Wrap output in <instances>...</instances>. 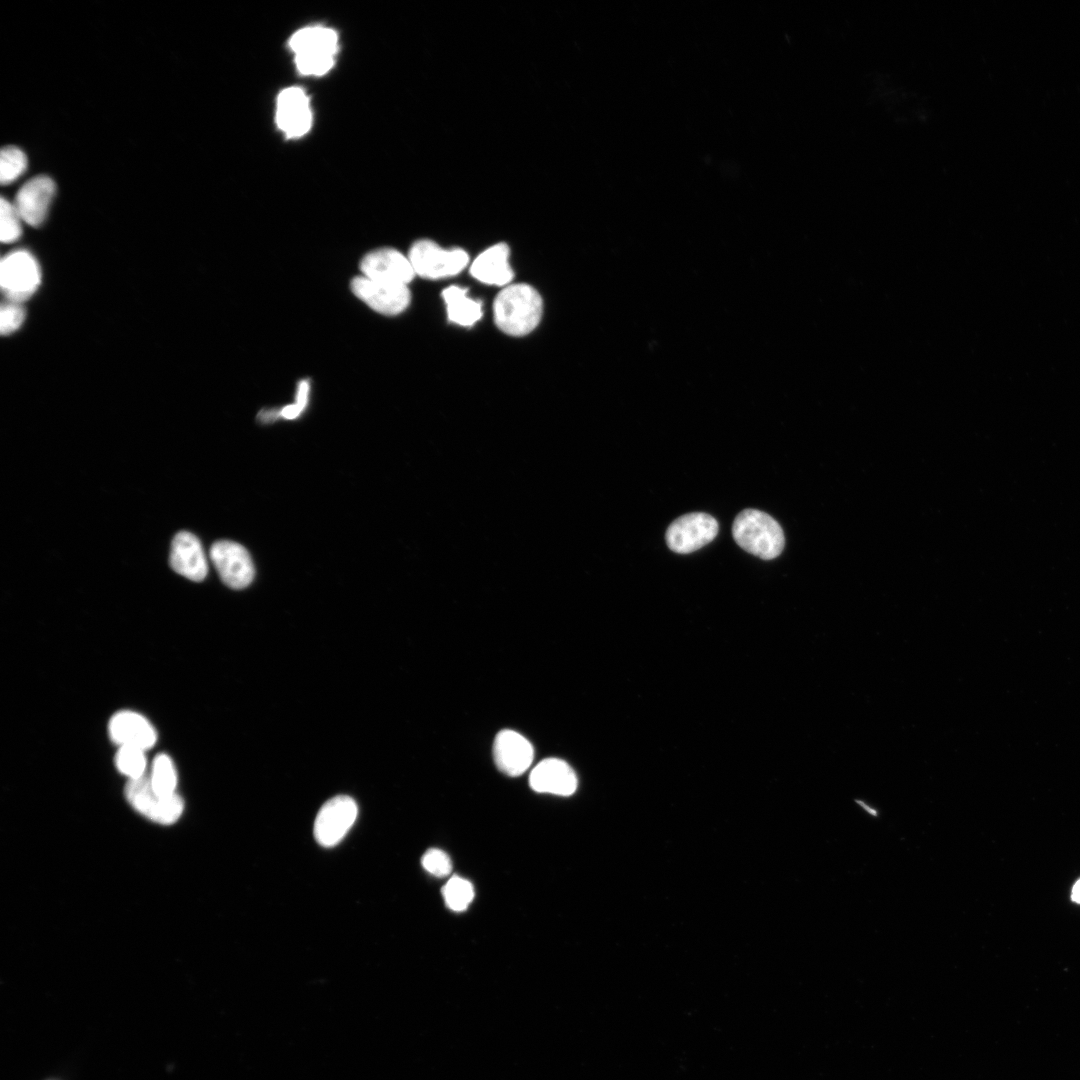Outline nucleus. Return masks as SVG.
Segmentation results:
<instances>
[{
	"label": "nucleus",
	"mask_w": 1080,
	"mask_h": 1080,
	"mask_svg": "<svg viewBox=\"0 0 1080 1080\" xmlns=\"http://www.w3.org/2000/svg\"><path fill=\"white\" fill-rule=\"evenodd\" d=\"M543 311L540 294L528 284H513L501 290L493 303L495 324L504 333L523 336L539 324Z\"/></svg>",
	"instance_id": "obj_1"
},
{
	"label": "nucleus",
	"mask_w": 1080,
	"mask_h": 1080,
	"mask_svg": "<svg viewBox=\"0 0 1080 1080\" xmlns=\"http://www.w3.org/2000/svg\"><path fill=\"white\" fill-rule=\"evenodd\" d=\"M288 45L299 73L322 76L335 64L339 39L335 30L315 25L297 30L290 37Z\"/></svg>",
	"instance_id": "obj_2"
},
{
	"label": "nucleus",
	"mask_w": 1080,
	"mask_h": 1080,
	"mask_svg": "<svg viewBox=\"0 0 1080 1080\" xmlns=\"http://www.w3.org/2000/svg\"><path fill=\"white\" fill-rule=\"evenodd\" d=\"M735 542L745 551L761 559L770 560L780 555L784 548V533L779 523L767 513L745 509L732 525Z\"/></svg>",
	"instance_id": "obj_3"
},
{
	"label": "nucleus",
	"mask_w": 1080,
	"mask_h": 1080,
	"mask_svg": "<svg viewBox=\"0 0 1080 1080\" xmlns=\"http://www.w3.org/2000/svg\"><path fill=\"white\" fill-rule=\"evenodd\" d=\"M40 281L38 262L29 252L14 251L2 259L0 283L6 300L22 304L34 294Z\"/></svg>",
	"instance_id": "obj_4"
},
{
	"label": "nucleus",
	"mask_w": 1080,
	"mask_h": 1080,
	"mask_svg": "<svg viewBox=\"0 0 1080 1080\" xmlns=\"http://www.w3.org/2000/svg\"><path fill=\"white\" fill-rule=\"evenodd\" d=\"M408 259L415 274L427 279L453 276L468 264L469 256L462 249L444 250L431 240L415 242Z\"/></svg>",
	"instance_id": "obj_5"
},
{
	"label": "nucleus",
	"mask_w": 1080,
	"mask_h": 1080,
	"mask_svg": "<svg viewBox=\"0 0 1080 1080\" xmlns=\"http://www.w3.org/2000/svg\"><path fill=\"white\" fill-rule=\"evenodd\" d=\"M125 796L130 805L145 817L161 824L174 823L182 814L184 804L180 796L158 795L145 775L128 780Z\"/></svg>",
	"instance_id": "obj_6"
},
{
	"label": "nucleus",
	"mask_w": 1080,
	"mask_h": 1080,
	"mask_svg": "<svg viewBox=\"0 0 1080 1080\" xmlns=\"http://www.w3.org/2000/svg\"><path fill=\"white\" fill-rule=\"evenodd\" d=\"M718 529L714 517L703 512H693L674 520L667 528L665 540L673 552L687 554L711 542Z\"/></svg>",
	"instance_id": "obj_7"
},
{
	"label": "nucleus",
	"mask_w": 1080,
	"mask_h": 1080,
	"mask_svg": "<svg viewBox=\"0 0 1080 1080\" xmlns=\"http://www.w3.org/2000/svg\"><path fill=\"white\" fill-rule=\"evenodd\" d=\"M358 807L354 799L339 795L328 800L317 813L314 822L316 841L324 847L338 844L354 824Z\"/></svg>",
	"instance_id": "obj_8"
},
{
	"label": "nucleus",
	"mask_w": 1080,
	"mask_h": 1080,
	"mask_svg": "<svg viewBox=\"0 0 1080 1080\" xmlns=\"http://www.w3.org/2000/svg\"><path fill=\"white\" fill-rule=\"evenodd\" d=\"M351 290L373 310L385 315L401 313L408 307L411 299L407 285L365 276L352 279Z\"/></svg>",
	"instance_id": "obj_9"
},
{
	"label": "nucleus",
	"mask_w": 1080,
	"mask_h": 1080,
	"mask_svg": "<svg viewBox=\"0 0 1080 1080\" xmlns=\"http://www.w3.org/2000/svg\"><path fill=\"white\" fill-rule=\"evenodd\" d=\"M210 558L222 581L233 589H243L253 580L254 565L248 551L240 544L221 540L210 549Z\"/></svg>",
	"instance_id": "obj_10"
},
{
	"label": "nucleus",
	"mask_w": 1080,
	"mask_h": 1080,
	"mask_svg": "<svg viewBox=\"0 0 1080 1080\" xmlns=\"http://www.w3.org/2000/svg\"><path fill=\"white\" fill-rule=\"evenodd\" d=\"M313 120L309 96L298 86L283 89L276 102V123L287 138H300L311 129Z\"/></svg>",
	"instance_id": "obj_11"
},
{
	"label": "nucleus",
	"mask_w": 1080,
	"mask_h": 1080,
	"mask_svg": "<svg viewBox=\"0 0 1080 1080\" xmlns=\"http://www.w3.org/2000/svg\"><path fill=\"white\" fill-rule=\"evenodd\" d=\"M55 190L54 181L46 175H37L25 182L14 201L22 220L31 226H40L47 216Z\"/></svg>",
	"instance_id": "obj_12"
},
{
	"label": "nucleus",
	"mask_w": 1080,
	"mask_h": 1080,
	"mask_svg": "<svg viewBox=\"0 0 1080 1080\" xmlns=\"http://www.w3.org/2000/svg\"><path fill=\"white\" fill-rule=\"evenodd\" d=\"M110 739L119 747H135L147 751L157 741L153 725L143 715L124 710L115 713L108 724Z\"/></svg>",
	"instance_id": "obj_13"
},
{
	"label": "nucleus",
	"mask_w": 1080,
	"mask_h": 1080,
	"mask_svg": "<svg viewBox=\"0 0 1080 1080\" xmlns=\"http://www.w3.org/2000/svg\"><path fill=\"white\" fill-rule=\"evenodd\" d=\"M534 750L531 743L513 730L500 731L493 743V758L497 768L506 775L519 776L531 765Z\"/></svg>",
	"instance_id": "obj_14"
},
{
	"label": "nucleus",
	"mask_w": 1080,
	"mask_h": 1080,
	"mask_svg": "<svg viewBox=\"0 0 1080 1080\" xmlns=\"http://www.w3.org/2000/svg\"><path fill=\"white\" fill-rule=\"evenodd\" d=\"M363 276L407 285L415 275L408 259L392 248H382L364 256L360 264Z\"/></svg>",
	"instance_id": "obj_15"
},
{
	"label": "nucleus",
	"mask_w": 1080,
	"mask_h": 1080,
	"mask_svg": "<svg viewBox=\"0 0 1080 1080\" xmlns=\"http://www.w3.org/2000/svg\"><path fill=\"white\" fill-rule=\"evenodd\" d=\"M169 562L175 572L195 582L202 581L208 572L201 542L187 531H181L174 536Z\"/></svg>",
	"instance_id": "obj_16"
},
{
	"label": "nucleus",
	"mask_w": 1080,
	"mask_h": 1080,
	"mask_svg": "<svg viewBox=\"0 0 1080 1080\" xmlns=\"http://www.w3.org/2000/svg\"><path fill=\"white\" fill-rule=\"evenodd\" d=\"M529 784L539 793L570 796L576 791L578 781L568 763L557 758H547L533 768Z\"/></svg>",
	"instance_id": "obj_17"
},
{
	"label": "nucleus",
	"mask_w": 1080,
	"mask_h": 1080,
	"mask_svg": "<svg viewBox=\"0 0 1080 1080\" xmlns=\"http://www.w3.org/2000/svg\"><path fill=\"white\" fill-rule=\"evenodd\" d=\"M508 257L509 247L505 243L496 244L486 249L473 261L470 273L485 284L506 285L513 278Z\"/></svg>",
	"instance_id": "obj_18"
},
{
	"label": "nucleus",
	"mask_w": 1080,
	"mask_h": 1080,
	"mask_svg": "<svg viewBox=\"0 0 1080 1080\" xmlns=\"http://www.w3.org/2000/svg\"><path fill=\"white\" fill-rule=\"evenodd\" d=\"M447 315L451 322L461 326H472L483 314L480 301L467 296V289L450 286L442 292Z\"/></svg>",
	"instance_id": "obj_19"
},
{
	"label": "nucleus",
	"mask_w": 1080,
	"mask_h": 1080,
	"mask_svg": "<svg viewBox=\"0 0 1080 1080\" xmlns=\"http://www.w3.org/2000/svg\"><path fill=\"white\" fill-rule=\"evenodd\" d=\"M153 790L161 796L176 794L177 771L172 759L167 754L157 755L151 765L148 777Z\"/></svg>",
	"instance_id": "obj_20"
},
{
	"label": "nucleus",
	"mask_w": 1080,
	"mask_h": 1080,
	"mask_svg": "<svg viewBox=\"0 0 1080 1080\" xmlns=\"http://www.w3.org/2000/svg\"><path fill=\"white\" fill-rule=\"evenodd\" d=\"M442 895L449 909L460 912L466 910L472 902L474 888L468 880L453 876L443 886Z\"/></svg>",
	"instance_id": "obj_21"
},
{
	"label": "nucleus",
	"mask_w": 1080,
	"mask_h": 1080,
	"mask_svg": "<svg viewBox=\"0 0 1080 1080\" xmlns=\"http://www.w3.org/2000/svg\"><path fill=\"white\" fill-rule=\"evenodd\" d=\"M145 753L146 751L135 747H119L114 759L116 768L129 780L145 776L147 767Z\"/></svg>",
	"instance_id": "obj_22"
},
{
	"label": "nucleus",
	"mask_w": 1080,
	"mask_h": 1080,
	"mask_svg": "<svg viewBox=\"0 0 1080 1080\" xmlns=\"http://www.w3.org/2000/svg\"><path fill=\"white\" fill-rule=\"evenodd\" d=\"M27 167L25 153L16 146H5L0 155V180L3 185L10 184L20 177Z\"/></svg>",
	"instance_id": "obj_23"
},
{
	"label": "nucleus",
	"mask_w": 1080,
	"mask_h": 1080,
	"mask_svg": "<svg viewBox=\"0 0 1080 1080\" xmlns=\"http://www.w3.org/2000/svg\"><path fill=\"white\" fill-rule=\"evenodd\" d=\"M22 218L14 203L5 198L0 201V237L3 243H12L20 237Z\"/></svg>",
	"instance_id": "obj_24"
},
{
	"label": "nucleus",
	"mask_w": 1080,
	"mask_h": 1080,
	"mask_svg": "<svg viewBox=\"0 0 1080 1080\" xmlns=\"http://www.w3.org/2000/svg\"><path fill=\"white\" fill-rule=\"evenodd\" d=\"M25 318L21 303L6 300L0 311V330L2 335H9L20 328Z\"/></svg>",
	"instance_id": "obj_25"
},
{
	"label": "nucleus",
	"mask_w": 1080,
	"mask_h": 1080,
	"mask_svg": "<svg viewBox=\"0 0 1080 1080\" xmlns=\"http://www.w3.org/2000/svg\"><path fill=\"white\" fill-rule=\"evenodd\" d=\"M423 868L435 877H446L452 871L450 857L442 850L431 848L427 850L421 859Z\"/></svg>",
	"instance_id": "obj_26"
},
{
	"label": "nucleus",
	"mask_w": 1080,
	"mask_h": 1080,
	"mask_svg": "<svg viewBox=\"0 0 1080 1080\" xmlns=\"http://www.w3.org/2000/svg\"><path fill=\"white\" fill-rule=\"evenodd\" d=\"M309 391L310 386L307 380H302L298 383L294 404L299 408L301 412L305 409L308 403Z\"/></svg>",
	"instance_id": "obj_27"
},
{
	"label": "nucleus",
	"mask_w": 1080,
	"mask_h": 1080,
	"mask_svg": "<svg viewBox=\"0 0 1080 1080\" xmlns=\"http://www.w3.org/2000/svg\"><path fill=\"white\" fill-rule=\"evenodd\" d=\"M258 417L264 423L272 422L276 418L281 417L280 416V410L279 411L274 410V409L273 410H262L259 413Z\"/></svg>",
	"instance_id": "obj_28"
},
{
	"label": "nucleus",
	"mask_w": 1080,
	"mask_h": 1080,
	"mask_svg": "<svg viewBox=\"0 0 1080 1080\" xmlns=\"http://www.w3.org/2000/svg\"><path fill=\"white\" fill-rule=\"evenodd\" d=\"M1072 899L1075 902L1080 903V880H1078L1073 887Z\"/></svg>",
	"instance_id": "obj_29"
}]
</instances>
